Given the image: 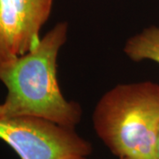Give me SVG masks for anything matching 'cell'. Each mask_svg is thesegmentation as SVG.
<instances>
[{"mask_svg":"<svg viewBox=\"0 0 159 159\" xmlns=\"http://www.w3.org/2000/svg\"><path fill=\"white\" fill-rule=\"evenodd\" d=\"M67 33L68 24L58 22L27 53L0 59V81L7 89L0 117H37L71 128L80 122V105L65 98L57 80V56Z\"/></svg>","mask_w":159,"mask_h":159,"instance_id":"cell-1","label":"cell"},{"mask_svg":"<svg viewBox=\"0 0 159 159\" xmlns=\"http://www.w3.org/2000/svg\"><path fill=\"white\" fill-rule=\"evenodd\" d=\"M92 122L98 138L119 159H155L159 84H119L97 102Z\"/></svg>","mask_w":159,"mask_h":159,"instance_id":"cell-2","label":"cell"},{"mask_svg":"<svg viewBox=\"0 0 159 159\" xmlns=\"http://www.w3.org/2000/svg\"><path fill=\"white\" fill-rule=\"evenodd\" d=\"M0 140L20 159H69L88 157L90 142L74 128L37 117H0Z\"/></svg>","mask_w":159,"mask_h":159,"instance_id":"cell-3","label":"cell"},{"mask_svg":"<svg viewBox=\"0 0 159 159\" xmlns=\"http://www.w3.org/2000/svg\"><path fill=\"white\" fill-rule=\"evenodd\" d=\"M53 0H0V59L16 57L39 43Z\"/></svg>","mask_w":159,"mask_h":159,"instance_id":"cell-4","label":"cell"},{"mask_svg":"<svg viewBox=\"0 0 159 159\" xmlns=\"http://www.w3.org/2000/svg\"><path fill=\"white\" fill-rule=\"evenodd\" d=\"M124 52L131 60H150L159 64V27L150 26L125 42Z\"/></svg>","mask_w":159,"mask_h":159,"instance_id":"cell-5","label":"cell"},{"mask_svg":"<svg viewBox=\"0 0 159 159\" xmlns=\"http://www.w3.org/2000/svg\"><path fill=\"white\" fill-rule=\"evenodd\" d=\"M155 159H159V129L157 134V139L156 143V149H155Z\"/></svg>","mask_w":159,"mask_h":159,"instance_id":"cell-6","label":"cell"},{"mask_svg":"<svg viewBox=\"0 0 159 159\" xmlns=\"http://www.w3.org/2000/svg\"><path fill=\"white\" fill-rule=\"evenodd\" d=\"M69 159H87V157H72Z\"/></svg>","mask_w":159,"mask_h":159,"instance_id":"cell-7","label":"cell"},{"mask_svg":"<svg viewBox=\"0 0 159 159\" xmlns=\"http://www.w3.org/2000/svg\"><path fill=\"white\" fill-rule=\"evenodd\" d=\"M0 114H1V104H0Z\"/></svg>","mask_w":159,"mask_h":159,"instance_id":"cell-8","label":"cell"}]
</instances>
